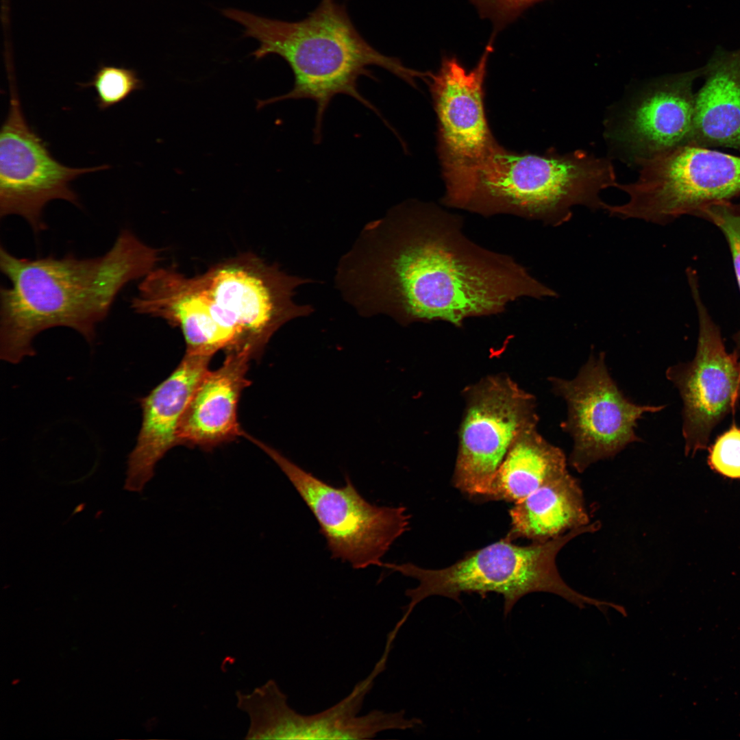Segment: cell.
<instances>
[{
    "label": "cell",
    "mask_w": 740,
    "mask_h": 740,
    "mask_svg": "<svg viewBox=\"0 0 740 740\" xmlns=\"http://www.w3.org/2000/svg\"><path fill=\"white\" fill-rule=\"evenodd\" d=\"M335 284L361 315L384 314L404 325H461L521 297L556 295L513 258L469 239L460 218L411 199L365 225L341 258Z\"/></svg>",
    "instance_id": "1"
},
{
    "label": "cell",
    "mask_w": 740,
    "mask_h": 740,
    "mask_svg": "<svg viewBox=\"0 0 740 740\" xmlns=\"http://www.w3.org/2000/svg\"><path fill=\"white\" fill-rule=\"evenodd\" d=\"M159 254L128 230L95 258H18L1 246V271L10 286L0 291L1 358L17 364L34 356V338L54 327L91 343L121 291L156 268Z\"/></svg>",
    "instance_id": "2"
},
{
    "label": "cell",
    "mask_w": 740,
    "mask_h": 740,
    "mask_svg": "<svg viewBox=\"0 0 740 740\" xmlns=\"http://www.w3.org/2000/svg\"><path fill=\"white\" fill-rule=\"evenodd\" d=\"M223 15L245 27L243 36L258 40L252 53L256 60L275 54L282 58L294 76L293 88L284 95L257 101V109L288 99H310L316 103L314 141L319 143L325 112L338 95L353 97L389 124L376 107L358 90L362 76L375 79L368 67L382 68L415 86L428 72L405 66L397 58L373 47L357 30L345 6L336 0H321L308 15L288 22L228 8Z\"/></svg>",
    "instance_id": "3"
},
{
    "label": "cell",
    "mask_w": 740,
    "mask_h": 740,
    "mask_svg": "<svg viewBox=\"0 0 740 740\" xmlns=\"http://www.w3.org/2000/svg\"><path fill=\"white\" fill-rule=\"evenodd\" d=\"M445 204L490 216L510 214L560 225L581 205L603 208L601 192L615 187L611 161L582 149L543 155L507 150L497 142L479 160L443 167Z\"/></svg>",
    "instance_id": "4"
},
{
    "label": "cell",
    "mask_w": 740,
    "mask_h": 740,
    "mask_svg": "<svg viewBox=\"0 0 740 740\" xmlns=\"http://www.w3.org/2000/svg\"><path fill=\"white\" fill-rule=\"evenodd\" d=\"M600 528V522L596 521L556 538L524 546L513 543L506 536L439 569H424L412 563H383L381 567L419 581L416 588L406 591L410 601L395 628L399 630L415 606L425 598L441 595L460 602L463 593L501 594L504 600L505 616L519 600L534 592L558 595L579 608L591 605L602 612L609 608L615 609L617 604L591 597L573 589L562 578L556 563L557 554L568 542L579 535L595 532Z\"/></svg>",
    "instance_id": "5"
},
{
    "label": "cell",
    "mask_w": 740,
    "mask_h": 740,
    "mask_svg": "<svg viewBox=\"0 0 740 740\" xmlns=\"http://www.w3.org/2000/svg\"><path fill=\"white\" fill-rule=\"evenodd\" d=\"M637 180L616 188L626 203L605 204L610 214L667 224L740 195V156L685 145L639 161Z\"/></svg>",
    "instance_id": "6"
},
{
    "label": "cell",
    "mask_w": 740,
    "mask_h": 740,
    "mask_svg": "<svg viewBox=\"0 0 740 740\" xmlns=\"http://www.w3.org/2000/svg\"><path fill=\"white\" fill-rule=\"evenodd\" d=\"M198 278L216 321L233 337L234 348L259 356L274 333L313 308L295 301V289L311 280L286 273L251 253L210 267Z\"/></svg>",
    "instance_id": "7"
},
{
    "label": "cell",
    "mask_w": 740,
    "mask_h": 740,
    "mask_svg": "<svg viewBox=\"0 0 740 740\" xmlns=\"http://www.w3.org/2000/svg\"><path fill=\"white\" fill-rule=\"evenodd\" d=\"M245 437L264 452L286 475L316 518L332 558L360 569L381 567L382 557L409 527L404 506H380L367 501L348 476L336 487L318 478L254 437Z\"/></svg>",
    "instance_id": "8"
},
{
    "label": "cell",
    "mask_w": 740,
    "mask_h": 740,
    "mask_svg": "<svg viewBox=\"0 0 740 740\" xmlns=\"http://www.w3.org/2000/svg\"><path fill=\"white\" fill-rule=\"evenodd\" d=\"M549 380L554 393L567 406V417L560 428L573 439L568 461L578 473L614 458L630 443L642 441L635 432L637 421L644 413L665 407L639 405L627 398L610 376L603 352L591 354L574 379Z\"/></svg>",
    "instance_id": "9"
},
{
    "label": "cell",
    "mask_w": 740,
    "mask_h": 740,
    "mask_svg": "<svg viewBox=\"0 0 740 740\" xmlns=\"http://www.w3.org/2000/svg\"><path fill=\"white\" fill-rule=\"evenodd\" d=\"M699 325L696 352L688 362L671 366L667 378L683 402L684 454L706 449L713 429L740 401V361L726 352L721 331L701 296L697 271H686Z\"/></svg>",
    "instance_id": "10"
},
{
    "label": "cell",
    "mask_w": 740,
    "mask_h": 740,
    "mask_svg": "<svg viewBox=\"0 0 740 740\" xmlns=\"http://www.w3.org/2000/svg\"><path fill=\"white\" fill-rule=\"evenodd\" d=\"M9 90V110L0 131V215L20 216L38 233L46 228L42 214L49 201L62 199L78 206L71 182L110 166L73 168L58 162L28 125L11 79Z\"/></svg>",
    "instance_id": "11"
},
{
    "label": "cell",
    "mask_w": 740,
    "mask_h": 740,
    "mask_svg": "<svg viewBox=\"0 0 740 740\" xmlns=\"http://www.w3.org/2000/svg\"><path fill=\"white\" fill-rule=\"evenodd\" d=\"M534 397L510 378L492 376L471 390L460 431L453 482L482 498L510 447L538 423Z\"/></svg>",
    "instance_id": "12"
},
{
    "label": "cell",
    "mask_w": 740,
    "mask_h": 740,
    "mask_svg": "<svg viewBox=\"0 0 740 740\" xmlns=\"http://www.w3.org/2000/svg\"><path fill=\"white\" fill-rule=\"evenodd\" d=\"M702 68L649 83L606 126V138L629 163L691 145L694 129V81Z\"/></svg>",
    "instance_id": "13"
},
{
    "label": "cell",
    "mask_w": 740,
    "mask_h": 740,
    "mask_svg": "<svg viewBox=\"0 0 740 740\" xmlns=\"http://www.w3.org/2000/svg\"><path fill=\"white\" fill-rule=\"evenodd\" d=\"M383 669L375 665L371 674L342 700L326 710L305 715L292 709L278 687L269 688L256 700L251 726L258 739H369L388 730H404L403 711L373 710L359 715L366 695Z\"/></svg>",
    "instance_id": "14"
},
{
    "label": "cell",
    "mask_w": 740,
    "mask_h": 740,
    "mask_svg": "<svg viewBox=\"0 0 740 740\" xmlns=\"http://www.w3.org/2000/svg\"><path fill=\"white\" fill-rule=\"evenodd\" d=\"M494 37L472 70L456 57L444 56L427 81L438 117L441 165L475 162L496 143L486 118L483 87Z\"/></svg>",
    "instance_id": "15"
},
{
    "label": "cell",
    "mask_w": 740,
    "mask_h": 740,
    "mask_svg": "<svg viewBox=\"0 0 740 740\" xmlns=\"http://www.w3.org/2000/svg\"><path fill=\"white\" fill-rule=\"evenodd\" d=\"M212 356L186 352L163 382L139 399L142 422L127 461L124 489L142 493L154 476L156 464L178 445L177 433L185 410L208 371Z\"/></svg>",
    "instance_id": "16"
},
{
    "label": "cell",
    "mask_w": 740,
    "mask_h": 740,
    "mask_svg": "<svg viewBox=\"0 0 740 740\" xmlns=\"http://www.w3.org/2000/svg\"><path fill=\"white\" fill-rule=\"evenodd\" d=\"M138 290L131 308L179 328L186 352L213 356L219 349H233V337L213 318L197 276L188 278L174 269L154 268L143 278Z\"/></svg>",
    "instance_id": "17"
},
{
    "label": "cell",
    "mask_w": 740,
    "mask_h": 740,
    "mask_svg": "<svg viewBox=\"0 0 740 740\" xmlns=\"http://www.w3.org/2000/svg\"><path fill=\"white\" fill-rule=\"evenodd\" d=\"M254 357L249 347L229 350L219 368L208 371L182 418L178 445L210 451L242 436L237 408L243 389L251 384L247 372Z\"/></svg>",
    "instance_id": "18"
},
{
    "label": "cell",
    "mask_w": 740,
    "mask_h": 740,
    "mask_svg": "<svg viewBox=\"0 0 740 740\" xmlns=\"http://www.w3.org/2000/svg\"><path fill=\"white\" fill-rule=\"evenodd\" d=\"M702 68L704 82L695 93L691 145L740 150V49L718 47Z\"/></svg>",
    "instance_id": "19"
},
{
    "label": "cell",
    "mask_w": 740,
    "mask_h": 740,
    "mask_svg": "<svg viewBox=\"0 0 740 740\" xmlns=\"http://www.w3.org/2000/svg\"><path fill=\"white\" fill-rule=\"evenodd\" d=\"M509 515L506 536L513 541L544 542L591 523L582 488L569 471L515 502Z\"/></svg>",
    "instance_id": "20"
},
{
    "label": "cell",
    "mask_w": 740,
    "mask_h": 740,
    "mask_svg": "<svg viewBox=\"0 0 740 740\" xmlns=\"http://www.w3.org/2000/svg\"><path fill=\"white\" fill-rule=\"evenodd\" d=\"M567 471L562 449L532 426L513 443L482 498L515 503Z\"/></svg>",
    "instance_id": "21"
},
{
    "label": "cell",
    "mask_w": 740,
    "mask_h": 740,
    "mask_svg": "<svg viewBox=\"0 0 740 740\" xmlns=\"http://www.w3.org/2000/svg\"><path fill=\"white\" fill-rule=\"evenodd\" d=\"M79 85L94 88L98 108L103 110L121 103L134 91L142 89L143 82L133 69L101 65L90 81Z\"/></svg>",
    "instance_id": "22"
},
{
    "label": "cell",
    "mask_w": 740,
    "mask_h": 740,
    "mask_svg": "<svg viewBox=\"0 0 740 740\" xmlns=\"http://www.w3.org/2000/svg\"><path fill=\"white\" fill-rule=\"evenodd\" d=\"M696 217L711 222L724 236L740 291V204L731 201H722L702 210ZM733 341L735 345L733 353L740 361V328L733 336Z\"/></svg>",
    "instance_id": "23"
},
{
    "label": "cell",
    "mask_w": 740,
    "mask_h": 740,
    "mask_svg": "<svg viewBox=\"0 0 740 740\" xmlns=\"http://www.w3.org/2000/svg\"><path fill=\"white\" fill-rule=\"evenodd\" d=\"M708 464L720 475L740 479V428L733 424L709 449Z\"/></svg>",
    "instance_id": "24"
},
{
    "label": "cell",
    "mask_w": 740,
    "mask_h": 740,
    "mask_svg": "<svg viewBox=\"0 0 740 740\" xmlns=\"http://www.w3.org/2000/svg\"><path fill=\"white\" fill-rule=\"evenodd\" d=\"M480 16L493 25V36L515 21L526 9L543 0H469Z\"/></svg>",
    "instance_id": "25"
}]
</instances>
